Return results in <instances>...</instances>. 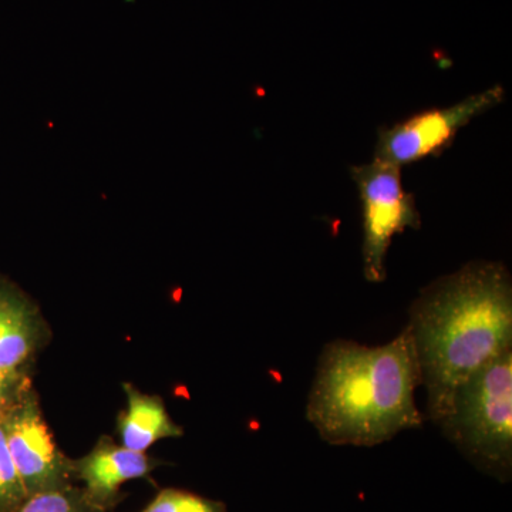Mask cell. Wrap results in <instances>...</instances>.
<instances>
[{"instance_id": "7c38bea8", "label": "cell", "mask_w": 512, "mask_h": 512, "mask_svg": "<svg viewBox=\"0 0 512 512\" xmlns=\"http://www.w3.org/2000/svg\"><path fill=\"white\" fill-rule=\"evenodd\" d=\"M25 497L26 491L10 456L5 431L0 421V512L12 511L25 500Z\"/></svg>"}, {"instance_id": "ba28073f", "label": "cell", "mask_w": 512, "mask_h": 512, "mask_svg": "<svg viewBox=\"0 0 512 512\" xmlns=\"http://www.w3.org/2000/svg\"><path fill=\"white\" fill-rule=\"evenodd\" d=\"M158 464L146 453L101 437L90 453L74 460V473L94 503L109 511L119 503L121 485L150 476Z\"/></svg>"}, {"instance_id": "6da1fadb", "label": "cell", "mask_w": 512, "mask_h": 512, "mask_svg": "<svg viewBox=\"0 0 512 512\" xmlns=\"http://www.w3.org/2000/svg\"><path fill=\"white\" fill-rule=\"evenodd\" d=\"M426 389L427 414L439 424L457 387L512 348V281L500 262H470L427 285L409 323Z\"/></svg>"}, {"instance_id": "277c9868", "label": "cell", "mask_w": 512, "mask_h": 512, "mask_svg": "<svg viewBox=\"0 0 512 512\" xmlns=\"http://www.w3.org/2000/svg\"><path fill=\"white\" fill-rule=\"evenodd\" d=\"M363 214V274L372 284L386 279V256L394 235L419 229L416 197L404 190L402 168L373 160L350 167Z\"/></svg>"}, {"instance_id": "4fadbf2b", "label": "cell", "mask_w": 512, "mask_h": 512, "mask_svg": "<svg viewBox=\"0 0 512 512\" xmlns=\"http://www.w3.org/2000/svg\"><path fill=\"white\" fill-rule=\"evenodd\" d=\"M32 386L29 373L0 372V419L8 413L10 407L18 402L29 387Z\"/></svg>"}, {"instance_id": "5b68a950", "label": "cell", "mask_w": 512, "mask_h": 512, "mask_svg": "<svg viewBox=\"0 0 512 512\" xmlns=\"http://www.w3.org/2000/svg\"><path fill=\"white\" fill-rule=\"evenodd\" d=\"M504 99V87L495 84L453 106L420 111L393 126L380 127L373 160L402 168L423 158L439 156L453 144L461 128L503 103Z\"/></svg>"}, {"instance_id": "3957f363", "label": "cell", "mask_w": 512, "mask_h": 512, "mask_svg": "<svg viewBox=\"0 0 512 512\" xmlns=\"http://www.w3.org/2000/svg\"><path fill=\"white\" fill-rule=\"evenodd\" d=\"M437 426L471 463L500 480L512 468V348L457 387Z\"/></svg>"}, {"instance_id": "9c48e42d", "label": "cell", "mask_w": 512, "mask_h": 512, "mask_svg": "<svg viewBox=\"0 0 512 512\" xmlns=\"http://www.w3.org/2000/svg\"><path fill=\"white\" fill-rule=\"evenodd\" d=\"M123 387L127 407L117 424L121 446L146 453L157 441L183 436V429L171 419L161 397L140 392L130 383Z\"/></svg>"}, {"instance_id": "8992f818", "label": "cell", "mask_w": 512, "mask_h": 512, "mask_svg": "<svg viewBox=\"0 0 512 512\" xmlns=\"http://www.w3.org/2000/svg\"><path fill=\"white\" fill-rule=\"evenodd\" d=\"M0 421L26 495L74 484V460L57 446L33 384Z\"/></svg>"}, {"instance_id": "8fae6325", "label": "cell", "mask_w": 512, "mask_h": 512, "mask_svg": "<svg viewBox=\"0 0 512 512\" xmlns=\"http://www.w3.org/2000/svg\"><path fill=\"white\" fill-rule=\"evenodd\" d=\"M141 512H228L227 505L190 491L165 488Z\"/></svg>"}, {"instance_id": "7a4b0ae2", "label": "cell", "mask_w": 512, "mask_h": 512, "mask_svg": "<svg viewBox=\"0 0 512 512\" xmlns=\"http://www.w3.org/2000/svg\"><path fill=\"white\" fill-rule=\"evenodd\" d=\"M419 357L409 326L383 346L333 340L320 353L306 419L332 446L373 447L419 429Z\"/></svg>"}, {"instance_id": "30bf717a", "label": "cell", "mask_w": 512, "mask_h": 512, "mask_svg": "<svg viewBox=\"0 0 512 512\" xmlns=\"http://www.w3.org/2000/svg\"><path fill=\"white\" fill-rule=\"evenodd\" d=\"M9 512H107L94 503L84 488L76 485L26 495L22 503Z\"/></svg>"}, {"instance_id": "52a82bcc", "label": "cell", "mask_w": 512, "mask_h": 512, "mask_svg": "<svg viewBox=\"0 0 512 512\" xmlns=\"http://www.w3.org/2000/svg\"><path fill=\"white\" fill-rule=\"evenodd\" d=\"M47 336L49 328L35 302L0 275V372L29 373Z\"/></svg>"}]
</instances>
